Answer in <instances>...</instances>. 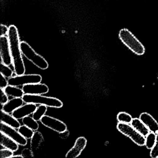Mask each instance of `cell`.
Wrapping results in <instances>:
<instances>
[{"mask_svg": "<svg viewBox=\"0 0 158 158\" xmlns=\"http://www.w3.org/2000/svg\"><path fill=\"white\" fill-rule=\"evenodd\" d=\"M117 119L119 123L131 124L133 118L129 114L124 112L119 113L117 115Z\"/></svg>", "mask_w": 158, "mask_h": 158, "instance_id": "24", "label": "cell"}, {"mask_svg": "<svg viewBox=\"0 0 158 158\" xmlns=\"http://www.w3.org/2000/svg\"><path fill=\"white\" fill-rule=\"evenodd\" d=\"M119 37L122 42L135 54L142 55L145 53L144 46L128 29H121L119 31Z\"/></svg>", "mask_w": 158, "mask_h": 158, "instance_id": "2", "label": "cell"}, {"mask_svg": "<svg viewBox=\"0 0 158 158\" xmlns=\"http://www.w3.org/2000/svg\"><path fill=\"white\" fill-rule=\"evenodd\" d=\"M24 102L22 98H13L9 100L8 102L2 105L1 110L5 112L12 114L14 111L23 105Z\"/></svg>", "mask_w": 158, "mask_h": 158, "instance_id": "14", "label": "cell"}, {"mask_svg": "<svg viewBox=\"0 0 158 158\" xmlns=\"http://www.w3.org/2000/svg\"><path fill=\"white\" fill-rule=\"evenodd\" d=\"M0 103L2 106L4 105V104L8 102L9 100V96L6 94L4 89H1L0 91Z\"/></svg>", "mask_w": 158, "mask_h": 158, "instance_id": "28", "label": "cell"}, {"mask_svg": "<svg viewBox=\"0 0 158 158\" xmlns=\"http://www.w3.org/2000/svg\"><path fill=\"white\" fill-rule=\"evenodd\" d=\"M40 122L46 127L59 133L67 129V126L62 121L49 115H44Z\"/></svg>", "mask_w": 158, "mask_h": 158, "instance_id": "9", "label": "cell"}, {"mask_svg": "<svg viewBox=\"0 0 158 158\" xmlns=\"http://www.w3.org/2000/svg\"></svg>", "mask_w": 158, "mask_h": 158, "instance_id": "34", "label": "cell"}, {"mask_svg": "<svg viewBox=\"0 0 158 158\" xmlns=\"http://www.w3.org/2000/svg\"><path fill=\"white\" fill-rule=\"evenodd\" d=\"M1 158H11L14 155V152L7 148L2 149L0 150Z\"/></svg>", "mask_w": 158, "mask_h": 158, "instance_id": "27", "label": "cell"}, {"mask_svg": "<svg viewBox=\"0 0 158 158\" xmlns=\"http://www.w3.org/2000/svg\"><path fill=\"white\" fill-rule=\"evenodd\" d=\"M139 119L149 129L150 132L156 133L158 132V123L155 119L148 113H142L139 115Z\"/></svg>", "mask_w": 158, "mask_h": 158, "instance_id": "13", "label": "cell"}, {"mask_svg": "<svg viewBox=\"0 0 158 158\" xmlns=\"http://www.w3.org/2000/svg\"><path fill=\"white\" fill-rule=\"evenodd\" d=\"M150 156L152 158H158V132L156 133V142L150 152Z\"/></svg>", "mask_w": 158, "mask_h": 158, "instance_id": "26", "label": "cell"}, {"mask_svg": "<svg viewBox=\"0 0 158 158\" xmlns=\"http://www.w3.org/2000/svg\"><path fill=\"white\" fill-rule=\"evenodd\" d=\"M44 140V139L42 134L37 130L35 131L31 139L30 148L33 151L36 150L40 148L41 143Z\"/></svg>", "mask_w": 158, "mask_h": 158, "instance_id": "18", "label": "cell"}, {"mask_svg": "<svg viewBox=\"0 0 158 158\" xmlns=\"http://www.w3.org/2000/svg\"><path fill=\"white\" fill-rule=\"evenodd\" d=\"M1 36H7L9 32V27L5 25H1Z\"/></svg>", "mask_w": 158, "mask_h": 158, "instance_id": "31", "label": "cell"}, {"mask_svg": "<svg viewBox=\"0 0 158 158\" xmlns=\"http://www.w3.org/2000/svg\"><path fill=\"white\" fill-rule=\"evenodd\" d=\"M1 122L15 129H18L21 126L18 119L14 117L12 114L5 112L2 110H1Z\"/></svg>", "mask_w": 158, "mask_h": 158, "instance_id": "15", "label": "cell"}, {"mask_svg": "<svg viewBox=\"0 0 158 158\" xmlns=\"http://www.w3.org/2000/svg\"><path fill=\"white\" fill-rule=\"evenodd\" d=\"M22 89L25 94L31 95H43L48 93L49 90L47 85L40 83L24 85Z\"/></svg>", "mask_w": 158, "mask_h": 158, "instance_id": "10", "label": "cell"}, {"mask_svg": "<svg viewBox=\"0 0 158 158\" xmlns=\"http://www.w3.org/2000/svg\"><path fill=\"white\" fill-rule=\"evenodd\" d=\"M21 49L23 55L38 68L42 70L48 68V63L45 58L36 53L27 42H21Z\"/></svg>", "mask_w": 158, "mask_h": 158, "instance_id": "4", "label": "cell"}, {"mask_svg": "<svg viewBox=\"0 0 158 158\" xmlns=\"http://www.w3.org/2000/svg\"><path fill=\"white\" fill-rule=\"evenodd\" d=\"M21 155L23 156V158H32L34 157L33 151L31 148H24L22 150Z\"/></svg>", "mask_w": 158, "mask_h": 158, "instance_id": "29", "label": "cell"}, {"mask_svg": "<svg viewBox=\"0 0 158 158\" xmlns=\"http://www.w3.org/2000/svg\"><path fill=\"white\" fill-rule=\"evenodd\" d=\"M117 128L121 133L128 137L138 146H143L145 145L146 137L138 132L130 124L119 122L117 125Z\"/></svg>", "mask_w": 158, "mask_h": 158, "instance_id": "5", "label": "cell"}, {"mask_svg": "<svg viewBox=\"0 0 158 158\" xmlns=\"http://www.w3.org/2000/svg\"><path fill=\"white\" fill-rule=\"evenodd\" d=\"M19 133L27 139H31L34 134V130L25 125L21 126L18 129Z\"/></svg>", "mask_w": 158, "mask_h": 158, "instance_id": "23", "label": "cell"}, {"mask_svg": "<svg viewBox=\"0 0 158 158\" xmlns=\"http://www.w3.org/2000/svg\"><path fill=\"white\" fill-rule=\"evenodd\" d=\"M9 27L7 36L12 58L13 66L15 75H22L25 73L26 68L21 51V42L18 29L14 25L10 26Z\"/></svg>", "mask_w": 158, "mask_h": 158, "instance_id": "1", "label": "cell"}, {"mask_svg": "<svg viewBox=\"0 0 158 158\" xmlns=\"http://www.w3.org/2000/svg\"><path fill=\"white\" fill-rule=\"evenodd\" d=\"M24 102L46 105L48 107L60 109L63 106L61 101L56 98L41 95L24 94L22 98Z\"/></svg>", "mask_w": 158, "mask_h": 158, "instance_id": "3", "label": "cell"}, {"mask_svg": "<svg viewBox=\"0 0 158 158\" xmlns=\"http://www.w3.org/2000/svg\"><path fill=\"white\" fill-rule=\"evenodd\" d=\"M16 157H18V158H23V157L22 156V155H21V154H20V155H14L13 156L12 158H16Z\"/></svg>", "mask_w": 158, "mask_h": 158, "instance_id": "33", "label": "cell"}, {"mask_svg": "<svg viewBox=\"0 0 158 158\" xmlns=\"http://www.w3.org/2000/svg\"><path fill=\"white\" fill-rule=\"evenodd\" d=\"M3 89L9 97L13 98H22L25 94L22 89L15 86L9 85Z\"/></svg>", "mask_w": 158, "mask_h": 158, "instance_id": "19", "label": "cell"}, {"mask_svg": "<svg viewBox=\"0 0 158 158\" xmlns=\"http://www.w3.org/2000/svg\"><path fill=\"white\" fill-rule=\"evenodd\" d=\"M23 125L27 126L29 128H31L34 131H37L39 127V125L37 121H36L33 117H31L30 115L26 116L22 119Z\"/></svg>", "mask_w": 158, "mask_h": 158, "instance_id": "20", "label": "cell"}, {"mask_svg": "<svg viewBox=\"0 0 158 158\" xmlns=\"http://www.w3.org/2000/svg\"><path fill=\"white\" fill-rule=\"evenodd\" d=\"M9 85L15 86H20L28 84L41 83L42 80L41 76L37 74H23L12 77L8 79Z\"/></svg>", "mask_w": 158, "mask_h": 158, "instance_id": "6", "label": "cell"}, {"mask_svg": "<svg viewBox=\"0 0 158 158\" xmlns=\"http://www.w3.org/2000/svg\"><path fill=\"white\" fill-rule=\"evenodd\" d=\"M70 131L67 129L63 132L59 133V136L62 139H65L68 138V137L70 135Z\"/></svg>", "mask_w": 158, "mask_h": 158, "instance_id": "32", "label": "cell"}, {"mask_svg": "<svg viewBox=\"0 0 158 158\" xmlns=\"http://www.w3.org/2000/svg\"><path fill=\"white\" fill-rule=\"evenodd\" d=\"M87 143V140L84 137H79L76 140L73 147L68 151L65 158H76L80 156L85 149Z\"/></svg>", "mask_w": 158, "mask_h": 158, "instance_id": "11", "label": "cell"}, {"mask_svg": "<svg viewBox=\"0 0 158 158\" xmlns=\"http://www.w3.org/2000/svg\"><path fill=\"white\" fill-rule=\"evenodd\" d=\"M130 124L141 135L146 137L150 132L149 129L139 118H134Z\"/></svg>", "mask_w": 158, "mask_h": 158, "instance_id": "17", "label": "cell"}, {"mask_svg": "<svg viewBox=\"0 0 158 158\" xmlns=\"http://www.w3.org/2000/svg\"><path fill=\"white\" fill-rule=\"evenodd\" d=\"M37 106L36 104L26 103L15 110L11 114L12 115L18 120L23 119L26 116L33 114Z\"/></svg>", "mask_w": 158, "mask_h": 158, "instance_id": "12", "label": "cell"}, {"mask_svg": "<svg viewBox=\"0 0 158 158\" xmlns=\"http://www.w3.org/2000/svg\"><path fill=\"white\" fill-rule=\"evenodd\" d=\"M0 136H1L0 144L3 148L10 150L14 152L17 151L19 149V144L10 137L8 136L1 132Z\"/></svg>", "mask_w": 158, "mask_h": 158, "instance_id": "16", "label": "cell"}, {"mask_svg": "<svg viewBox=\"0 0 158 158\" xmlns=\"http://www.w3.org/2000/svg\"><path fill=\"white\" fill-rule=\"evenodd\" d=\"M48 110V107L46 105H40L37 107L35 111L33 113V117L36 121H40L41 118L45 115Z\"/></svg>", "mask_w": 158, "mask_h": 158, "instance_id": "21", "label": "cell"}, {"mask_svg": "<svg viewBox=\"0 0 158 158\" xmlns=\"http://www.w3.org/2000/svg\"><path fill=\"white\" fill-rule=\"evenodd\" d=\"M0 73L3 75L6 78H10L13 77L14 72L10 66L4 64L1 62L0 64Z\"/></svg>", "mask_w": 158, "mask_h": 158, "instance_id": "25", "label": "cell"}, {"mask_svg": "<svg viewBox=\"0 0 158 158\" xmlns=\"http://www.w3.org/2000/svg\"><path fill=\"white\" fill-rule=\"evenodd\" d=\"M0 131L17 142L19 145L25 146L27 145V140L16 129L1 122Z\"/></svg>", "mask_w": 158, "mask_h": 158, "instance_id": "7", "label": "cell"}, {"mask_svg": "<svg viewBox=\"0 0 158 158\" xmlns=\"http://www.w3.org/2000/svg\"><path fill=\"white\" fill-rule=\"evenodd\" d=\"M0 55L1 62L8 66L12 65V58L7 36H1L0 37Z\"/></svg>", "mask_w": 158, "mask_h": 158, "instance_id": "8", "label": "cell"}, {"mask_svg": "<svg viewBox=\"0 0 158 158\" xmlns=\"http://www.w3.org/2000/svg\"><path fill=\"white\" fill-rule=\"evenodd\" d=\"M9 85L8 80L3 75L1 74L0 77V89H4Z\"/></svg>", "mask_w": 158, "mask_h": 158, "instance_id": "30", "label": "cell"}, {"mask_svg": "<svg viewBox=\"0 0 158 158\" xmlns=\"http://www.w3.org/2000/svg\"><path fill=\"white\" fill-rule=\"evenodd\" d=\"M156 134L150 132L146 136L145 146L148 149H152L156 142Z\"/></svg>", "mask_w": 158, "mask_h": 158, "instance_id": "22", "label": "cell"}]
</instances>
